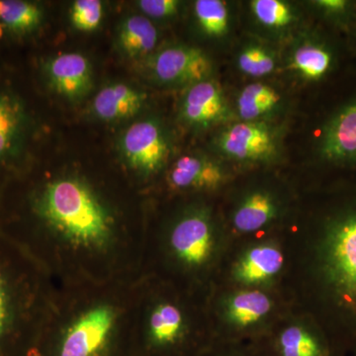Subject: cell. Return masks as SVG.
Segmentation results:
<instances>
[{
	"label": "cell",
	"instance_id": "obj_1",
	"mask_svg": "<svg viewBox=\"0 0 356 356\" xmlns=\"http://www.w3.org/2000/svg\"><path fill=\"white\" fill-rule=\"evenodd\" d=\"M324 194L312 231V295L332 356H346L356 350V187Z\"/></svg>",
	"mask_w": 356,
	"mask_h": 356
},
{
	"label": "cell",
	"instance_id": "obj_8",
	"mask_svg": "<svg viewBox=\"0 0 356 356\" xmlns=\"http://www.w3.org/2000/svg\"><path fill=\"white\" fill-rule=\"evenodd\" d=\"M154 81L166 86H189L213 79L212 58L197 47L173 44L153 54L147 63Z\"/></svg>",
	"mask_w": 356,
	"mask_h": 356
},
{
	"label": "cell",
	"instance_id": "obj_2",
	"mask_svg": "<svg viewBox=\"0 0 356 356\" xmlns=\"http://www.w3.org/2000/svg\"><path fill=\"white\" fill-rule=\"evenodd\" d=\"M31 257L0 233V356H32L43 331Z\"/></svg>",
	"mask_w": 356,
	"mask_h": 356
},
{
	"label": "cell",
	"instance_id": "obj_26",
	"mask_svg": "<svg viewBox=\"0 0 356 356\" xmlns=\"http://www.w3.org/2000/svg\"><path fill=\"white\" fill-rule=\"evenodd\" d=\"M103 3L99 0H76L70 9V20L79 31H95L102 24Z\"/></svg>",
	"mask_w": 356,
	"mask_h": 356
},
{
	"label": "cell",
	"instance_id": "obj_15",
	"mask_svg": "<svg viewBox=\"0 0 356 356\" xmlns=\"http://www.w3.org/2000/svg\"><path fill=\"white\" fill-rule=\"evenodd\" d=\"M259 350L264 356H332L317 325H288L273 337L267 348Z\"/></svg>",
	"mask_w": 356,
	"mask_h": 356
},
{
	"label": "cell",
	"instance_id": "obj_12",
	"mask_svg": "<svg viewBox=\"0 0 356 356\" xmlns=\"http://www.w3.org/2000/svg\"><path fill=\"white\" fill-rule=\"evenodd\" d=\"M248 11L255 31L268 42L292 40L304 20L299 6L285 0H252Z\"/></svg>",
	"mask_w": 356,
	"mask_h": 356
},
{
	"label": "cell",
	"instance_id": "obj_19",
	"mask_svg": "<svg viewBox=\"0 0 356 356\" xmlns=\"http://www.w3.org/2000/svg\"><path fill=\"white\" fill-rule=\"evenodd\" d=\"M142 91L126 83L109 84L96 95L92 110L96 117L107 122L125 120L139 113L146 102Z\"/></svg>",
	"mask_w": 356,
	"mask_h": 356
},
{
	"label": "cell",
	"instance_id": "obj_23",
	"mask_svg": "<svg viewBox=\"0 0 356 356\" xmlns=\"http://www.w3.org/2000/svg\"><path fill=\"white\" fill-rule=\"evenodd\" d=\"M280 56L271 44L259 40H248L236 53V70L245 76L264 79L271 76L280 67Z\"/></svg>",
	"mask_w": 356,
	"mask_h": 356
},
{
	"label": "cell",
	"instance_id": "obj_24",
	"mask_svg": "<svg viewBox=\"0 0 356 356\" xmlns=\"http://www.w3.org/2000/svg\"><path fill=\"white\" fill-rule=\"evenodd\" d=\"M309 13L321 26L348 38L356 27V0H312Z\"/></svg>",
	"mask_w": 356,
	"mask_h": 356
},
{
	"label": "cell",
	"instance_id": "obj_28",
	"mask_svg": "<svg viewBox=\"0 0 356 356\" xmlns=\"http://www.w3.org/2000/svg\"><path fill=\"white\" fill-rule=\"evenodd\" d=\"M199 356H264L259 348H248L228 341L227 343L211 344L209 348Z\"/></svg>",
	"mask_w": 356,
	"mask_h": 356
},
{
	"label": "cell",
	"instance_id": "obj_17",
	"mask_svg": "<svg viewBox=\"0 0 356 356\" xmlns=\"http://www.w3.org/2000/svg\"><path fill=\"white\" fill-rule=\"evenodd\" d=\"M273 309V302L259 290H242L233 293L222 306L224 318L234 332H247L261 325Z\"/></svg>",
	"mask_w": 356,
	"mask_h": 356
},
{
	"label": "cell",
	"instance_id": "obj_7",
	"mask_svg": "<svg viewBox=\"0 0 356 356\" xmlns=\"http://www.w3.org/2000/svg\"><path fill=\"white\" fill-rule=\"evenodd\" d=\"M217 245L216 222L205 207L185 211L170 232V250L177 261L188 268L198 269L210 264Z\"/></svg>",
	"mask_w": 356,
	"mask_h": 356
},
{
	"label": "cell",
	"instance_id": "obj_25",
	"mask_svg": "<svg viewBox=\"0 0 356 356\" xmlns=\"http://www.w3.org/2000/svg\"><path fill=\"white\" fill-rule=\"evenodd\" d=\"M42 18L38 4L22 0L0 1V24L13 34H29L39 27Z\"/></svg>",
	"mask_w": 356,
	"mask_h": 356
},
{
	"label": "cell",
	"instance_id": "obj_4",
	"mask_svg": "<svg viewBox=\"0 0 356 356\" xmlns=\"http://www.w3.org/2000/svg\"><path fill=\"white\" fill-rule=\"evenodd\" d=\"M353 88L330 104L315 131L314 156L331 175L325 191L356 187V67Z\"/></svg>",
	"mask_w": 356,
	"mask_h": 356
},
{
	"label": "cell",
	"instance_id": "obj_5",
	"mask_svg": "<svg viewBox=\"0 0 356 356\" xmlns=\"http://www.w3.org/2000/svg\"><path fill=\"white\" fill-rule=\"evenodd\" d=\"M348 56L355 57L348 38L320 25L292 39L286 67L303 83H329L343 72Z\"/></svg>",
	"mask_w": 356,
	"mask_h": 356
},
{
	"label": "cell",
	"instance_id": "obj_16",
	"mask_svg": "<svg viewBox=\"0 0 356 356\" xmlns=\"http://www.w3.org/2000/svg\"><path fill=\"white\" fill-rule=\"evenodd\" d=\"M284 264L282 252L275 243H257L243 252L233 269L236 282L257 286L269 282L280 273Z\"/></svg>",
	"mask_w": 356,
	"mask_h": 356
},
{
	"label": "cell",
	"instance_id": "obj_22",
	"mask_svg": "<svg viewBox=\"0 0 356 356\" xmlns=\"http://www.w3.org/2000/svg\"><path fill=\"white\" fill-rule=\"evenodd\" d=\"M158 40V30L147 16H128L119 27L118 44L128 57L149 56L156 48Z\"/></svg>",
	"mask_w": 356,
	"mask_h": 356
},
{
	"label": "cell",
	"instance_id": "obj_18",
	"mask_svg": "<svg viewBox=\"0 0 356 356\" xmlns=\"http://www.w3.org/2000/svg\"><path fill=\"white\" fill-rule=\"evenodd\" d=\"M284 107L285 98L277 88L257 81L238 91L234 112L240 121L273 122Z\"/></svg>",
	"mask_w": 356,
	"mask_h": 356
},
{
	"label": "cell",
	"instance_id": "obj_3",
	"mask_svg": "<svg viewBox=\"0 0 356 356\" xmlns=\"http://www.w3.org/2000/svg\"><path fill=\"white\" fill-rule=\"evenodd\" d=\"M33 211L51 232L79 250H98L113 236V220L88 184L60 178L33 199Z\"/></svg>",
	"mask_w": 356,
	"mask_h": 356
},
{
	"label": "cell",
	"instance_id": "obj_29",
	"mask_svg": "<svg viewBox=\"0 0 356 356\" xmlns=\"http://www.w3.org/2000/svg\"><path fill=\"white\" fill-rule=\"evenodd\" d=\"M348 41L353 55L356 57V27L350 33V36L348 37Z\"/></svg>",
	"mask_w": 356,
	"mask_h": 356
},
{
	"label": "cell",
	"instance_id": "obj_10",
	"mask_svg": "<svg viewBox=\"0 0 356 356\" xmlns=\"http://www.w3.org/2000/svg\"><path fill=\"white\" fill-rule=\"evenodd\" d=\"M234 115L233 107L214 79L187 88L179 108L181 121L197 131L227 125L233 122Z\"/></svg>",
	"mask_w": 356,
	"mask_h": 356
},
{
	"label": "cell",
	"instance_id": "obj_11",
	"mask_svg": "<svg viewBox=\"0 0 356 356\" xmlns=\"http://www.w3.org/2000/svg\"><path fill=\"white\" fill-rule=\"evenodd\" d=\"M283 200L277 191L267 186H254L243 192L231 214L236 233L248 235L266 228L280 218Z\"/></svg>",
	"mask_w": 356,
	"mask_h": 356
},
{
	"label": "cell",
	"instance_id": "obj_20",
	"mask_svg": "<svg viewBox=\"0 0 356 356\" xmlns=\"http://www.w3.org/2000/svg\"><path fill=\"white\" fill-rule=\"evenodd\" d=\"M193 15L198 31L204 38L224 43L233 33L235 13L231 3L222 0H197Z\"/></svg>",
	"mask_w": 356,
	"mask_h": 356
},
{
	"label": "cell",
	"instance_id": "obj_13",
	"mask_svg": "<svg viewBox=\"0 0 356 356\" xmlns=\"http://www.w3.org/2000/svg\"><path fill=\"white\" fill-rule=\"evenodd\" d=\"M222 161L207 154H184L170 168L168 184L178 191H215L228 178Z\"/></svg>",
	"mask_w": 356,
	"mask_h": 356
},
{
	"label": "cell",
	"instance_id": "obj_21",
	"mask_svg": "<svg viewBox=\"0 0 356 356\" xmlns=\"http://www.w3.org/2000/svg\"><path fill=\"white\" fill-rule=\"evenodd\" d=\"M24 106L16 96L0 92V163L17 151L24 134Z\"/></svg>",
	"mask_w": 356,
	"mask_h": 356
},
{
	"label": "cell",
	"instance_id": "obj_30",
	"mask_svg": "<svg viewBox=\"0 0 356 356\" xmlns=\"http://www.w3.org/2000/svg\"><path fill=\"white\" fill-rule=\"evenodd\" d=\"M353 356H356V350H355V353H353Z\"/></svg>",
	"mask_w": 356,
	"mask_h": 356
},
{
	"label": "cell",
	"instance_id": "obj_6",
	"mask_svg": "<svg viewBox=\"0 0 356 356\" xmlns=\"http://www.w3.org/2000/svg\"><path fill=\"white\" fill-rule=\"evenodd\" d=\"M220 159L240 165L276 163L283 151V129L275 122H231L213 140Z\"/></svg>",
	"mask_w": 356,
	"mask_h": 356
},
{
	"label": "cell",
	"instance_id": "obj_9",
	"mask_svg": "<svg viewBox=\"0 0 356 356\" xmlns=\"http://www.w3.org/2000/svg\"><path fill=\"white\" fill-rule=\"evenodd\" d=\"M121 151L129 165L145 175L158 172L170 154V142L159 121L136 122L121 139Z\"/></svg>",
	"mask_w": 356,
	"mask_h": 356
},
{
	"label": "cell",
	"instance_id": "obj_27",
	"mask_svg": "<svg viewBox=\"0 0 356 356\" xmlns=\"http://www.w3.org/2000/svg\"><path fill=\"white\" fill-rule=\"evenodd\" d=\"M182 2L178 0H140L138 6L147 18L168 19L179 13Z\"/></svg>",
	"mask_w": 356,
	"mask_h": 356
},
{
	"label": "cell",
	"instance_id": "obj_14",
	"mask_svg": "<svg viewBox=\"0 0 356 356\" xmlns=\"http://www.w3.org/2000/svg\"><path fill=\"white\" fill-rule=\"evenodd\" d=\"M44 70L51 88L70 99L83 97L92 86V67L81 54H60L51 58Z\"/></svg>",
	"mask_w": 356,
	"mask_h": 356
}]
</instances>
